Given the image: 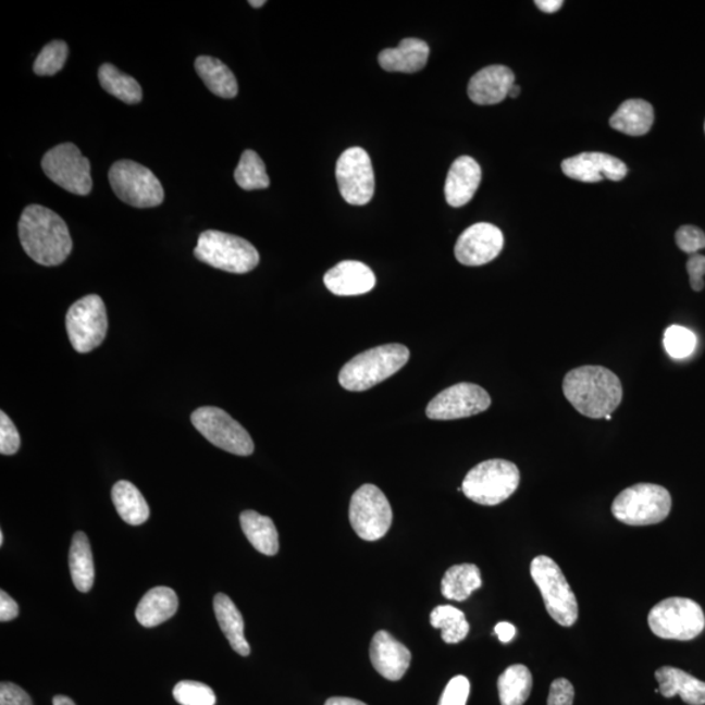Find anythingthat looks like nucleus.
Returning a JSON list of instances; mask_svg holds the SVG:
<instances>
[{"label":"nucleus","instance_id":"nucleus-1","mask_svg":"<svg viewBox=\"0 0 705 705\" xmlns=\"http://www.w3.org/2000/svg\"><path fill=\"white\" fill-rule=\"evenodd\" d=\"M18 237L26 255L45 267L62 264L72 251L69 226L51 209L26 207L18 221Z\"/></svg>","mask_w":705,"mask_h":705},{"label":"nucleus","instance_id":"nucleus-2","mask_svg":"<svg viewBox=\"0 0 705 705\" xmlns=\"http://www.w3.org/2000/svg\"><path fill=\"white\" fill-rule=\"evenodd\" d=\"M561 388L580 415L596 420L610 416L623 397L619 378L604 366H581L567 372Z\"/></svg>","mask_w":705,"mask_h":705},{"label":"nucleus","instance_id":"nucleus-3","mask_svg":"<svg viewBox=\"0 0 705 705\" xmlns=\"http://www.w3.org/2000/svg\"><path fill=\"white\" fill-rule=\"evenodd\" d=\"M410 351L403 344L376 346L350 359L338 374L342 387L351 392L368 391L395 375L409 361Z\"/></svg>","mask_w":705,"mask_h":705},{"label":"nucleus","instance_id":"nucleus-4","mask_svg":"<svg viewBox=\"0 0 705 705\" xmlns=\"http://www.w3.org/2000/svg\"><path fill=\"white\" fill-rule=\"evenodd\" d=\"M520 472L514 462L493 459L479 463L466 475L461 492L482 506L500 505L519 487Z\"/></svg>","mask_w":705,"mask_h":705},{"label":"nucleus","instance_id":"nucleus-5","mask_svg":"<svg viewBox=\"0 0 705 705\" xmlns=\"http://www.w3.org/2000/svg\"><path fill=\"white\" fill-rule=\"evenodd\" d=\"M194 255L215 270L238 274L251 272L260 261L259 252L250 242L218 231L201 233Z\"/></svg>","mask_w":705,"mask_h":705},{"label":"nucleus","instance_id":"nucleus-6","mask_svg":"<svg viewBox=\"0 0 705 705\" xmlns=\"http://www.w3.org/2000/svg\"><path fill=\"white\" fill-rule=\"evenodd\" d=\"M670 509V493L653 483H638L623 490L611 506L614 518L633 527L658 524L668 518Z\"/></svg>","mask_w":705,"mask_h":705},{"label":"nucleus","instance_id":"nucleus-7","mask_svg":"<svg viewBox=\"0 0 705 705\" xmlns=\"http://www.w3.org/2000/svg\"><path fill=\"white\" fill-rule=\"evenodd\" d=\"M531 574L540 588L546 610L555 622L571 627L579 617L578 599L559 566L546 555L532 560Z\"/></svg>","mask_w":705,"mask_h":705},{"label":"nucleus","instance_id":"nucleus-8","mask_svg":"<svg viewBox=\"0 0 705 705\" xmlns=\"http://www.w3.org/2000/svg\"><path fill=\"white\" fill-rule=\"evenodd\" d=\"M648 623L652 632L658 638L688 642L701 635L705 627V617L701 605L695 601L671 597L653 607Z\"/></svg>","mask_w":705,"mask_h":705},{"label":"nucleus","instance_id":"nucleus-9","mask_svg":"<svg viewBox=\"0 0 705 705\" xmlns=\"http://www.w3.org/2000/svg\"><path fill=\"white\" fill-rule=\"evenodd\" d=\"M109 181L118 198L131 207H159L165 199L161 182L152 170L135 161H116L110 168Z\"/></svg>","mask_w":705,"mask_h":705},{"label":"nucleus","instance_id":"nucleus-10","mask_svg":"<svg viewBox=\"0 0 705 705\" xmlns=\"http://www.w3.org/2000/svg\"><path fill=\"white\" fill-rule=\"evenodd\" d=\"M392 508L387 496L375 485H363L352 494L349 507V520L359 539L378 541L389 531Z\"/></svg>","mask_w":705,"mask_h":705},{"label":"nucleus","instance_id":"nucleus-11","mask_svg":"<svg viewBox=\"0 0 705 705\" xmlns=\"http://www.w3.org/2000/svg\"><path fill=\"white\" fill-rule=\"evenodd\" d=\"M70 342L78 352H89L103 343L108 333L107 307L96 294L78 299L65 317Z\"/></svg>","mask_w":705,"mask_h":705},{"label":"nucleus","instance_id":"nucleus-12","mask_svg":"<svg viewBox=\"0 0 705 705\" xmlns=\"http://www.w3.org/2000/svg\"><path fill=\"white\" fill-rule=\"evenodd\" d=\"M46 176L71 194L87 196L91 191L90 162L75 144L64 143L48 150L42 159Z\"/></svg>","mask_w":705,"mask_h":705},{"label":"nucleus","instance_id":"nucleus-13","mask_svg":"<svg viewBox=\"0 0 705 705\" xmlns=\"http://www.w3.org/2000/svg\"><path fill=\"white\" fill-rule=\"evenodd\" d=\"M194 428L213 446L233 455L250 456L253 442L242 424L215 407H202L191 415Z\"/></svg>","mask_w":705,"mask_h":705},{"label":"nucleus","instance_id":"nucleus-14","mask_svg":"<svg viewBox=\"0 0 705 705\" xmlns=\"http://www.w3.org/2000/svg\"><path fill=\"white\" fill-rule=\"evenodd\" d=\"M336 178L339 194L348 205L366 206L374 196V169L369 153L362 148L352 147L339 156Z\"/></svg>","mask_w":705,"mask_h":705},{"label":"nucleus","instance_id":"nucleus-15","mask_svg":"<svg viewBox=\"0 0 705 705\" xmlns=\"http://www.w3.org/2000/svg\"><path fill=\"white\" fill-rule=\"evenodd\" d=\"M492 405V397L480 385L459 383L437 394L430 401L426 416L430 420L450 421L482 413Z\"/></svg>","mask_w":705,"mask_h":705},{"label":"nucleus","instance_id":"nucleus-16","mask_svg":"<svg viewBox=\"0 0 705 705\" xmlns=\"http://www.w3.org/2000/svg\"><path fill=\"white\" fill-rule=\"evenodd\" d=\"M505 237L498 226L480 222L463 232L455 246V257L467 267H480L493 261L503 250Z\"/></svg>","mask_w":705,"mask_h":705},{"label":"nucleus","instance_id":"nucleus-17","mask_svg":"<svg viewBox=\"0 0 705 705\" xmlns=\"http://www.w3.org/2000/svg\"><path fill=\"white\" fill-rule=\"evenodd\" d=\"M561 170L570 178L584 183H597L604 180L619 182L629 172L623 161L599 152L573 156L561 162Z\"/></svg>","mask_w":705,"mask_h":705},{"label":"nucleus","instance_id":"nucleus-18","mask_svg":"<svg viewBox=\"0 0 705 705\" xmlns=\"http://www.w3.org/2000/svg\"><path fill=\"white\" fill-rule=\"evenodd\" d=\"M372 666L388 681H400L409 669L411 653L387 631H379L370 646Z\"/></svg>","mask_w":705,"mask_h":705},{"label":"nucleus","instance_id":"nucleus-19","mask_svg":"<svg viewBox=\"0 0 705 705\" xmlns=\"http://www.w3.org/2000/svg\"><path fill=\"white\" fill-rule=\"evenodd\" d=\"M326 289L336 296H361L374 289L376 279L371 268L356 260H345L325 273Z\"/></svg>","mask_w":705,"mask_h":705},{"label":"nucleus","instance_id":"nucleus-20","mask_svg":"<svg viewBox=\"0 0 705 705\" xmlns=\"http://www.w3.org/2000/svg\"><path fill=\"white\" fill-rule=\"evenodd\" d=\"M515 75L506 65H488L470 78L468 95L477 104H495L508 97Z\"/></svg>","mask_w":705,"mask_h":705},{"label":"nucleus","instance_id":"nucleus-21","mask_svg":"<svg viewBox=\"0 0 705 705\" xmlns=\"http://www.w3.org/2000/svg\"><path fill=\"white\" fill-rule=\"evenodd\" d=\"M482 178L481 166L472 157L461 156L450 166L444 195L450 207L459 208L473 199Z\"/></svg>","mask_w":705,"mask_h":705},{"label":"nucleus","instance_id":"nucleus-22","mask_svg":"<svg viewBox=\"0 0 705 705\" xmlns=\"http://www.w3.org/2000/svg\"><path fill=\"white\" fill-rule=\"evenodd\" d=\"M429 55V45L422 39L404 38L397 48L385 49L379 54V64L388 72L415 74L424 69Z\"/></svg>","mask_w":705,"mask_h":705},{"label":"nucleus","instance_id":"nucleus-23","mask_svg":"<svg viewBox=\"0 0 705 705\" xmlns=\"http://www.w3.org/2000/svg\"><path fill=\"white\" fill-rule=\"evenodd\" d=\"M658 692L664 697L679 695L685 704H705V682L672 666H663L656 671Z\"/></svg>","mask_w":705,"mask_h":705},{"label":"nucleus","instance_id":"nucleus-24","mask_svg":"<svg viewBox=\"0 0 705 705\" xmlns=\"http://www.w3.org/2000/svg\"><path fill=\"white\" fill-rule=\"evenodd\" d=\"M178 610V597L172 588L156 586L140 599L136 619L144 627H156L172 618Z\"/></svg>","mask_w":705,"mask_h":705},{"label":"nucleus","instance_id":"nucleus-25","mask_svg":"<svg viewBox=\"0 0 705 705\" xmlns=\"http://www.w3.org/2000/svg\"><path fill=\"white\" fill-rule=\"evenodd\" d=\"M213 610L222 632L231 643L232 648L240 656L250 655V645L245 636V620L238 607L224 593L215 594Z\"/></svg>","mask_w":705,"mask_h":705},{"label":"nucleus","instance_id":"nucleus-26","mask_svg":"<svg viewBox=\"0 0 705 705\" xmlns=\"http://www.w3.org/2000/svg\"><path fill=\"white\" fill-rule=\"evenodd\" d=\"M195 69L202 83L214 96L231 100L238 95V83L231 69L220 59L201 55L195 61Z\"/></svg>","mask_w":705,"mask_h":705},{"label":"nucleus","instance_id":"nucleus-27","mask_svg":"<svg viewBox=\"0 0 705 705\" xmlns=\"http://www.w3.org/2000/svg\"><path fill=\"white\" fill-rule=\"evenodd\" d=\"M655 111L644 100H629L620 104L610 118V126L619 133L630 136H642L650 133Z\"/></svg>","mask_w":705,"mask_h":705},{"label":"nucleus","instance_id":"nucleus-28","mask_svg":"<svg viewBox=\"0 0 705 705\" xmlns=\"http://www.w3.org/2000/svg\"><path fill=\"white\" fill-rule=\"evenodd\" d=\"M239 520L242 531L259 553L270 557L279 553V532L271 518L248 509L240 514Z\"/></svg>","mask_w":705,"mask_h":705},{"label":"nucleus","instance_id":"nucleus-29","mask_svg":"<svg viewBox=\"0 0 705 705\" xmlns=\"http://www.w3.org/2000/svg\"><path fill=\"white\" fill-rule=\"evenodd\" d=\"M70 570L76 590L88 593L95 583V565L89 540L84 532H76L72 539Z\"/></svg>","mask_w":705,"mask_h":705},{"label":"nucleus","instance_id":"nucleus-30","mask_svg":"<svg viewBox=\"0 0 705 705\" xmlns=\"http://www.w3.org/2000/svg\"><path fill=\"white\" fill-rule=\"evenodd\" d=\"M118 515L129 525H141L149 518V506L134 483L116 482L111 492Z\"/></svg>","mask_w":705,"mask_h":705},{"label":"nucleus","instance_id":"nucleus-31","mask_svg":"<svg viewBox=\"0 0 705 705\" xmlns=\"http://www.w3.org/2000/svg\"><path fill=\"white\" fill-rule=\"evenodd\" d=\"M482 585L480 568L463 564L450 567L442 580V594L454 601H466Z\"/></svg>","mask_w":705,"mask_h":705},{"label":"nucleus","instance_id":"nucleus-32","mask_svg":"<svg viewBox=\"0 0 705 705\" xmlns=\"http://www.w3.org/2000/svg\"><path fill=\"white\" fill-rule=\"evenodd\" d=\"M533 678L524 665L509 666L498 679L502 705H524L531 695Z\"/></svg>","mask_w":705,"mask_h":705},{"label":"nucleus","instance_id":"nucleus-33","mask_svg":"<svg viewBox=\"0 0 705 705\" xmlns=\"http://www.w3.org/2000/svg\"><path fill=\"white\" fill-rule=\"evenodd\" d=\"M98 81H100L101 87L118 100L128 104L141 101L143 90L140 84L134 77L123 74L114 64H102L98 69Z\"/></svg>","mask_w":705,"mask_h":705},{"label":"nucleus","instance_id":"nucleus-34","mask_svg":"<svg viewBox=\"0 0 705 705\" xmlns=\"http://www.w3.org/2000/svg\"><path fill=\"white\" fill-rule=\"evenodd\" d=\"M430 623L442 631L443 642L457 644L468 636L469 623L463 613L457 607L442 605L430 614Z\"/></svg>","mask_w":705,"mask_h":705},{"label":"nucleus","instance_id":"nucleus-35","mask_svg":"<svg viewBox=\"0 0 705 705\" xmlns=\"http://www.w3.org/2000/svg\"><path fill=\"white\" fill-rule=\"evenodd\" d=\"M234 180L246 191L264 189L271 185L263 160L260 159L257 152L250 149L242 153L238 166L234 172Z\"/></svg>","mask_w":705,"mask_h":705},{"label":"nucleus","instance_id":"nucleus-36","mask_svg":"<svg viewBox=\"0 0 705 705\" xmlns=\"http://www.w3.org/2000/svg\"><path fill=\"white\" fill-rule=\"evenodd\" d=\"M69 58V46L64 41H51L46 45L33 64V71L38 76H52L64 67Z\"/></svg>","mask_w":705,"mask_h":705},{"label":"nucleus","instance_id":"nucleus-37","mask_svg":"<svg viewBox=\"0 0 705 705\" xmlns=\"http://www.w3.org/2000/svg\"><path fill=\"white\" fill-rule=\"evenodd\" d=\"M664 345L671 358L684 359L695 351L697 338L695 333L682 325H671L665 331Z\"/></svg>","mask_w":705,"mask_h":705},{"label":"nucleus","instance_id":"nucleus-38","mask_svg":"<svg viewBox=\"0 0 705 705\" xmlns=\"http://www.w3.org/2000/svg\"><path fill=\"white\" fill-rule=\"evenodd\" d=\"M173 696L181 705H214L215 695L209 685L195 681H182L175 685Z\"/></svg>","mask_w":705,"mask_h":705},{"label":"nucleus","instance_id":"nucleus-39","mask_svg":"<svg viewBox=\"0 0 705 705\" xmlns=\"http://www.w3.org/2000/svg\"><path fill=\"white\" fill-rule=\"evenodd\" d=\"M676 242L683 252L695 255L705 248V233L696 226L684 225L678 228Z\"/></svg>","mask_w":705,"mask_h":705},{"label":"nucleus","instance_id":"nucleus-40","mask_svg":"<svg viewBox=\"0 0 705 705\" xmlns=\"http://www.w3.org/2000/svg\"><path fill=\"white\" fill-rule=\"evenodd\" d=\"M470 683L467 677L456 676L444 689L440 705H467Z\"/></svg>","mask_w":705,"mask_h":705},{"label":"nucleus","instance_id":"nucleus-41","mask_svg":"<svg viewBox=\"0 0 705 705\" xmlns=\"http://www.w3.org/2000/svg\"><path fill=\"white\" fill-rule=\"evenodd\" d=\"M20 448L18 431L11 418L2 411L0 413V454L15 455Z\"/></svg>","mask_w":705,"mask_h":705},{"label":"nucleus","instance_id":"nucleus-42","mask_svg":"<svg viewBox=\"0 0 705 705\" xmlns=\"http://www.w3.org/2000/svg\"><path fill=\"white\" fill-rule=\"evenodd\" d=\"M574 697L573 685L566 678L555 679L548 692L547 705H572Z\"/></svg>","mask_w":705,"mask_h":705},{"label":"nucleus","instance_id":"nucleus-43","mask_svg":"<svg viewBox=\"0 0 705 705\" xmlns=\"http://www.w3.org/2000/svg\"><path fill=\"white\" fill-rule=\"evenodd\" d=\"M0 705H33L32 698L15 683L0 684Z\"/></svg>","mask_w":705,"mask_h":705},{"label":"nucleus","instance_id":"nucleus-44","mask_svg":"<svg viewBox=\"0 0 705 705\" xmlns=\"http://www.w3.org/2000/svg\"><path fill=\"white\" fill-rule=\"evenodd\" d=\"M688 273L690 284L695 292H702L704 287L705 257L704 255H692L688 261Z\"/></svg>","mask_w":705,"mask_h":705},{"label":"nucleus","instance_id":"nucleus-45","mask_svg":"<svg viewBox=\"0 0 705 705\" xmlns=\"http://www.w3.org/2000/svg\"><path fill=\"white\" fill-rule=\"evenodd\" d=\"M18 606L15 599L10 597L4 591L0 592V620L2 622H10V620L17 618Z\"/></svg>","mask_w":705,"mask_h":705},{"label":"nucleus","instance_id":"nucleus-46","mask_svg":"<svg viewBox=\"0 0 705 705\" xmlns=\"http://www.w3.org/2000/svg\"><path fill=\"white\" fill-rule=\"evenodd\" d=\"M495 633L502 643H509L516 635L515 626L508 622H500L495 626Z\"/></svg>","mask_w":705,"mask_h":705},{"label":"nucleus","instance_id":"nucleus-47","mask_svg":"<svg viewBox=\"0 0 705 705\" xmlns=\"http://www.w3.org/2000/svg\"><path fill=\"white\" fill-rule=\"evenodd\" d=\"M534 3L541 11H544L546 13L557 12L561 9V5H564V2H561V0H537V2Z\"/></svg>","mask_w":705,"mask_h":705},{"label":"nucleus","instance_id":"nucleus-48","mask_svg":"<svg viewBox=\"0 0 705 705\" xmlns=\"http://www.w3.org/2000/svg\"><path fill=\"white\" fill-rule=\"evenodd\" d=\"M324 705H368L350 697H331Z\"/></svg>","mask_w":705,"mask_h":705},{"label":"nucleus","instance_id":"nucleus-49","mask_svg":"<svg viewBox=\"0 0 705 705\" xmlns=\"http://www.w3.org/2000/svg\"><path fill=\"white\" fill-rule=\"evenodd\" d=\"M52 705H76L69 696L58 695L52 698Z\"/></svg>","mask_w":705,"mask_h":705},{"label":"nucleus","instance_id":"nucleus-50","mask_svg":"<svg viewBox=\"0 0 705 705\" xmlns=\"http://www.w3.org/2000/svg\"><path fill=\"white\" fill-rule=\"evenodd\" d=\"M520 91H521V88L519 87V85L514 84L512 88L509 89L508 96L511 97V98L519 97Z\"/></svg>","mask_w":705,"mask_h":705},{"label":"nucleus","instance_id":"nucleus-51","mask_svg":"<svg viewBox=\"0 0 705 705\" xmlns=\"http://www.w3.org/2000/svg\"><path fill=\"white\" fill-rule=\"evenodd\" d=\"M248 4L253 7V9H260V7H263L265 4V0H260V2H255V0H250Z\"/></svg>","mask_w":705,"mask_h":705},{"label":"nucleus","instance_id":"nucleus-52","mask_svg":"<svg viewBox=\"0 0 705 705\" xmlns=\"http://www.w3.org/2000/svg\"><path fill=\"white\" fill-rule=\"evenodd\" d=\"M3 542H4V534L3 532H0V546L3 545Z\"/></svg>","mask_w":705,"mask_h":705},{"label":"nucleus","instance_id":"nucleus-53","mask_svg":"<svg viewBox=\"0 0 705 705\" xmlns=\"http://www.w3.org/2000/svg\"><path fill=\"white\" fill-rule=\"evenodd\" d=\"M704 128H705V126H704Z\"/></svg>","mask_w":705,"mask_h":705}]
</instances>
